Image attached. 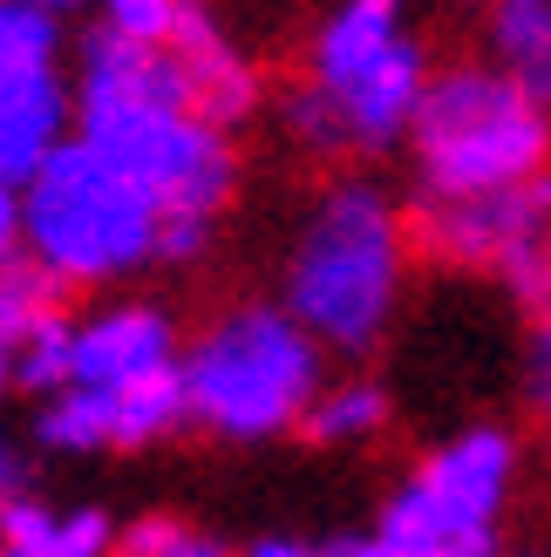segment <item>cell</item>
I'll use <instances>...</instances> for the list:
<instances>
[{
	"instance_id": "cell-2",
	"label": "cell",
	"mask_w": 551,
	"mask_h": 557,
	"mask_svg": "<svg viewBox=\"0 0 551 557\" xmlns=\"http://www.w3.org/2000/svg\"><path fill=\"white\" fill-rule=\"evenodd\" d=\"M429 75L416 0H327L280 123L307 157H389L408 144Z\"/></svg>"
},
{
	"instance_id": "cell-7",
	"label": "cell",
	"mask_w": 551,
	"mask_h": 557,
	"mask_svg": "<svg viewBox=\"0 0 551 557\" xmlns=\"http://www.w3.org/2000/svg\"><path fill=\"white\" fill-rule=\"evenodd\" d=\"M511 483H517V435L477 422L408 469L375 537L395 557H498Z\"/></svg>"
},
{
	"instance_id": "cell-4",
	"label": "cell",
	"mask_w": 551,
	"mask_h": 557,
	"mask_svg": "<svg viewBox=\"0 0 551 557\" xmlns=\"http://www.w3.org/2000/svg\"><path fill=\"white\" fill-rule=\"evenodd\" d=\"M27 265L62 293H102L163 265V205L89 136H69L21 177Z\"/></svg>"
},
{
	"instance_id": "cell-3",
	"label": "cell",
	"mask_w": 551,
	"mask_h": 557,
	"mask_svg": "<svg viewBox=\"0 0 551 557\" xmlns=\"http://www.w3.org/2000/svg\"><path fill=\"white\" fill-rule=\"evenodd\" d=\"M416 232L408 205H395L375 177H334L307 205L280 265V306L334 354H368L389 333Z\"/></svg>"
},
{
	"instance_id": "cell-18",
	"label": "cell",
	"mask_w": 551,
	"mask_h": 557,
	"mask_svg": "<svg viewBox=\"0 0 551 557\" xmlns=\"http://www.w3.org/2000/svg\"><path fill=\"white\" fill-rule=\"evenodd\" d=\"M198 0H89V14L102 35H123V41H171L177 27L191 21Z\"/></svg>"
},
{
	"instance_id": "cell-5",
	"label": "cell",
	"mask_w": 551,
	"mask_h": 557,
	"mask_svg": "<svg viewBox=\"0 0 551 557\" xmlns=\"http://www.w3.org/2000/svg\"><path fill=\"white\" fill-rule=\"evenodd\" d=\"M402 150L416 163V190H517L551 177V109L498 62L470 54L429 75Z\"/></svg>"
},
{
	"instance_id": "cell-26",
	"label": "cell",
	"mask_w": 551,
	"mask_h": 557,
	"mask_svg": "<svg viewBox=\"0 0 551 557\" xmlns=\"http://www.w3.org/2000/svg\"><path fill=\"white\" fill-rule=\"evenodd\" d=\"M0 557H35V550H21V544H8V537H0Z\"/></svg>"
},
{
	"instance_id": "cell-11",
	"label": "cell",
	"mask_w": 551,
	"mask_h": 557,
	"mask_svg": "<svg viewBox=\"0 0 551 557\" xmlns=\"http://www.w3.org/2000/svg\"><path fill=\"white\" fill-rule=\"evenodd\" d=\"M177 360H184L177 326L150 299H109L96 313H82L69 333V381L75 387H130V381L171 374Z\"/></svg>"
},
{
	"instance_id": "cell-24",
	"label": "cell",
	"mask_w": 551,
	"mask_h": 557,
	"mask_svg": "<svg viewBox=\"0 0 551 557\" xmlns=\"http://www.w3.org/2000/svg\"><path fill=\"white\" fill-rule=\"evenodd\" d=\"M245 557H327V550H314V544H293V537H266V544H253Z\"/></svg>"
},
{
	"instance_id": "cell-16",
	"label": "cell",
	"mask_w": 551,
	"mask_h": 557,
	"mask_svg": "<svg viewBox=\"0 0 551 557\" xmlns=\"http://www.w3.org/2000/svg\"><path fill=\"white\" fill-rule=\"evenodd\" d=\"M307 429L314 442H334V449H354V442H375L381 429H389V387L381 381H334V387H320L314 408H307Z\"/></svg>"
},
{
	"instance_id": "cell-1",
	"label": "cell",
	"mask_w": 551,
	"mask_h": 557,
	"mask_svg": "<svg viewBox=\"0 0 551 557\" xmlns=\"http://www.w3.org/2000/svg\"><path fill=\"white\" fill-rule=\"evenodd\" d=\"M75 136H89L102 157L163 205V265L205 259L218 218L238 198V129L211 123L191 102L184 75L163 41L96 35L75 54Z\"/></svg>"
},
{
	"instance_id": "cell-17",
	"label": "cell",
	"mask_w": 551,
	"mask_h": 557,
	"mask_svg": "<svg viewBox=\"0 0 551 557\" xmlns=\"http://www.w3.org/2000/svg\"><path fill=\"white\" fill-rule=\"evenodd\" d=\"M498 278H504V293H511L517 313H531L538 326L551 320V211L511 245V259L498 265Z\"/></svg>"
},
{
	"instance_id": "cell-20",
	"label": "cell",
	"mask_w": 551,
	"mask_h": 557,
	"mask_svg": "<svg viewBox=\"0 0 551 557\" xmlns=\"http://www.w3.org/2000/svg\"><path fill=\"white\" fill-rule=\"evenodd\" d=\"M27 265V211H21V177L0 171V272Z\"/></svg>"
},
{
	"instance_id": "cell-8",
	"label": "cell",
	"mask_w": 551,
	"mask_h": 557,
	"mask_svg": "<svg viewBox=\"0 0 551 557\" xmlns=\"http://www.w3.org/2000/svg\"><path fill=\"white\" fill-rule=\"evenodd\" d=\"M69 14L41 0H0V171L27 177L48 150L75 136V62Z\"/></svg>"
},
{
	"instance_id": "cell-25",
	"label": "cell",
	"mask_w": 551,
	"mask_h": 557,
	"mask_svg": "<svg viewBox=\"0 0 551 557\" xmlns=\"http://www.w3.org/2000/svg\"><path fill=\"white\" fill-rule=\"evenodd\" d=\"M41 8H54V14H82L89 0H41Z\"/></svg>"
},
{
	"instance_id": "cell-10",
	"label": "cell",
	"mask_w": 551,
	"mask_h": 557,
	"mask_svg": "<svg viewBox=\"0 0 551 557\" xmlns=\"http://www.w3.org/2000/svg\"><path fill=\"white\" fill-rule=\"evenodd\" d=\"M551 211V177L517 184V190H416L408 205V232H416V252L456 272H498L511 259V245L525 238L538 218Z\"/></svg>"
},
{
	"instance_id": "cell-15",
	"label": "cell",
	"mask_w": 551,
	"mask_h": 557,
	"mask_svg": "<svg viewBox=\"0 0 551 557\" xmlns=\"http://www.w3.org/2000/svg\"><path fill=\"white\" fill-rule=\"evenodd\" d=\"M62 306V286L35 265H14L0 272V395L21 387V368H27V347H35L41 320Z\"/></svg>"
},
{
	"instance_id": "cell-6",
	"label": "cell",
	"mask_w": 551,
	"mask_h": 557,
	"mask_svg": "<svg viewBox=\"0 0 551 557\" xmlns=\"http://www.w3.org/2000/svg\"><path fill=\"white\" fill-rule=\"evenodd\" d=\"M327 347L299 326L280 299H245L225 306L205 333L184 347V401L191 422L232 442H266L307 422L314 395L327 387L320 374Z\"/></svg>"
},
{
	"instance_id": "cell-13",
	"label": "cell",
	"mask_w": 551,
	"mask_h": 557,
	"mask_svg": "<svg viewBox=\"0 0 551 557\" xmlns=\"http://www.w3.org/2000/svg\"><path fill=\"white\" fill-rule=\"evenodd\" d=\"M477 48L551 109V0H477Z\"/></svg>"
},
{
	"instance_id": "cell-9",
	"label": "cell",
	"mask_w": 551,
	"mask_h": 557,
	"mask_svg": "<svg viewBox=\"0 0 551 557\" xmlns=\"http://www.w3.org/2000/svg\"><path fill=\"white\" fill-rule=\"evenodd\" d=\"M177 422H191L184 401V360L171 374L130 381V387H54L41 408V442L62 456H96V449H144V442L171 435Z\"/></svg>"
},
{
	"instance_id": "cell-14",
	"label": "cell",
	"mask_w": 551,
	"mask_h": 557,
	"mask_svg": "<svg viewBox=\"0 0 551 557\" xmlns=\"http://www.w3.org/2000/svg\"><path fill=\"white\" fill-rule=\"evenodd\" d=\"M0 537L35 550V557H117V523H109V510H48V504H14L8 517H0Z\"/></svg>"
},
{
	"instance_id": "cell-21",
	"label": "cell",
	"mask_w": 551,
	"mask_h": 557,
	"mask_svg": "<svg viewBox=\"0 0 551 557\" xmlns=\"http://www.w3.org/2000/svg\"><path fill=\"white\" fill-rule=\"evenodd\" d=\"M27 496H35V490H27V456L0 435V517H8L14 504H27Z\"/></svg>"
},
{
	"instance_id": "cell-19",
	"label": "cell",
	"mask_w": 551,
	"mask_h": 557,
	"mask_svg": "<svg viewBox=\"0 0 551 557\" xmlns=\"http://www.w3.org/2000/svg\"><path fill=\"white\" fill-rule=\"evenodd\" d=\"M117 557H225L205 531H191L177 517H144L117 537Z\"/></svg>"
},
{
	"instance_id": "cell-22",
	"label": "cell",
	"mask_w": 551,
	"mask_h": 557,
	"mask_svg": "<svg viewBox=\"0 0 551 557\" xmlns=\"http://www.w3.org/2000/svg\"><path fill=\"white\" fill-rule=\"evenodd\" d=\"M531 401L544 408V422H551V320L538 326V341H531Z\"/></svg>"
},
{
	"instance_id": "cell-23",
	"label": "cell",
	"mask_w": 551,
	"mask_h": 557,
	"mask_svg": "<svg viewBox=\"0 0 551 557\" xmlns=\"http://www.w3.org/2000/svg\"><path fill=\"white\" fill-rule=\"evenodd\" d=\"M327 557H395V550H389V544H381V537L368 531V537H341V544L327 550Z\"/></svg>"
},
{
	"instance_id": "cell-12",
	"label": "cell",
	"mask_w": 551,
	"mask_h": 557,
	"mask_svg": "<svg viewBox=\"0 0 551 557\" xmlns=\"http://www.w3.org/2000/svg\"><path fill=\"white\" fill-rule=\"evenodd\" d=\"M163 48H171V62H177V75H184L191 102H198L211 123L245 129V123L266 109V75H259V62L225 35V21H211L205 8H191V21H184Z\"/></svg>"
}]
</instances>
